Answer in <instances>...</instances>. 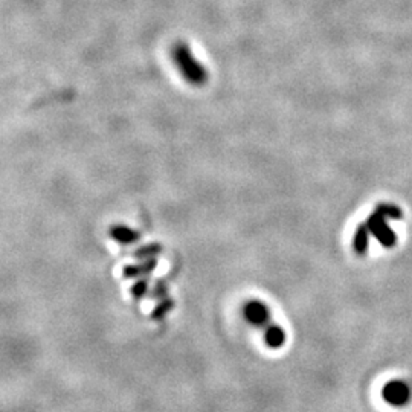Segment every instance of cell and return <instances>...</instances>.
I'll use <instances>...</instances> for the list:
<instances>
[{"label": "cell", "instance_id": "cell-1", "mask_svg": "<svg viewBox=\"0 0 412 412\" xmlns=\"http://www.w3.org/2000/svg\"><path fill=\"white\" fill-rule=\"evenodd\" d=\"M174 60L182 72L184 78L191 85H204L206 83V71L204 66L193 57V54L185 43H177L174 46Z\"/></svg>", "mask_w": 412, "mask_h": 412}, {"label": "cell", "instance_id": "cell-2", "mask_svg": "<svg viewBox=\"0 0 412 412\" xmlns=\"http://www.w3.org/2000/svg\"><path fill=\"white\" fill-rule=\"evenodd\" d=\"M383 399L394 408H403L412 399V388L404 380H391L382 389Z\"/></svg>", "mask_w": 412, "mask_h": 412}, {"label": "cell", "instance_id": "cell-3", "mask_svg": "<svg viewBox=\"0 0 412 412\" xmlns=\"http://www.w3.org/2000/svg\"><path fill=\"white\" fill-rule=\"evenodd\" d=\"M367 228L369 229V232H371L376 239H379L382 241V244H385V246H393L395 243V234L394 230L391 229L387 225V217L383 214H380L379 211H376L369 215L368 220L365 221Z\"/></svg>", "mask_w": 412, "mask_h": 412}, {"label": "cell", "instance_id": "cell-4", "mask_svg": "<svg viewBox=\"0 0 412 412\" xmlns=\"http://www.w3.org/2000/svg\"><path fill=\"white\" fill-rule=\"evenodd\" d=\"M244 318L249 324L266 328L270 324V312L261 301H250L244 305Z\"/></svg>", "mask_w": 412, "mask_h": 412}, {"label": "cell", "instance_id": "cell-5", "mask_svg": "<svg viewBox=\"0 0 412 412\" xmlns=\"http://www.w3.org/2000/svg\"><path fill=\"white\" fill-rule=\"evenodd\" d=\"M110 237L121 244H131L141 239V235H139V232H136V230L130 229L127 226H122V225H116L111 228Z\"/></svg>", "mask_w": 412, "mask_h": 412}, {"label": "cell", "instance_id": "cell-6", "mask_svg": "<svg viewBox=\"0 0 412 412\" xmlns=\"http://www.w3.org/2000/svg\"><path fill=\"white\" fill-rule=\"evenodd\" d=\"M264 340H266L268 347L270 348H279L283 347L285 342V333L281 327L275 324H269L264 328Z\"/></svg>", "mask_w": 412, "mask_h": 412}, {"label": "cell", "instance_id": "cell-7", "mask_svg": "<svg viewBox=\"0 0 412 412\" xmlns=\"http://www.w3.org/2000/svg\"><path fill=\"white\" fill-rule=\"evenodd\" d=\"M158 261L155 258H150V260H144L141 264H135V266H127L124 269V277L125 278H136V277H142V275H149L155 270Z\"/></svg>", "mask_w": 412, "mask_h": 412}, {"label": "cell", "instance_id": "cell-8", "mask_svg": "<svg viewBox=\"0 0 412 412\" xmlns=\"http://www.w3.org/2000/svg\"><path fill=\"white\" fill-rule=\"evenodd\" d=\"M369 229L367 228L365 223H362V225L358 228L354 234L353 239V248L356 250V254L364 255L368 250V240H369Z\"/></svg>", "mask_w": 412, "mask_h": 412}, {"label": "cell", "instance_id": "cell-9", "mask_svg": "<svg viewBox=\"0 0 412 412\" xmlns=\"http://www.w3.org/2000/svg\"><path fill=\"white\" fill-rule=\"evenodd\" d=\"M160 252H162L160 244H149V246H141L136 249L133 255L139 258V260H150V258H155Z\"/></svg>", "mask_w": 412, "mask_h": 412}, {"label": "cell", "instance_id": "cell-10", "mask_svg": "<svg viewBox=\"0 0 412 412\" xmlns=\"http://www.w3.org/2000/svg\"><path fill=\"white\" fill-rule=\"evenodd\" d=\"M376 209L380 214L385 215V217H391V219H402L403 217L400 209L397 206H393V205H380V206H377Z\"/></svg>", "mask_w": 412, "mask_h": 412}, {"label": "cell", "instance_id": "cell-11", "mask_svg": "<svg viewBox=\"0 0 412 412\" xmlns=\"http://www.w3.org/2000/svg\"><path fill=\"white\" fill-rule=\"evenodd\" d=\"M147 290H149V284H147V281H144V279L135 283L133 288H131V293H133L136 298H142L147 293Z\"/></svg>", "mask_w": 412, "mask_h": 412}]
</instances>
